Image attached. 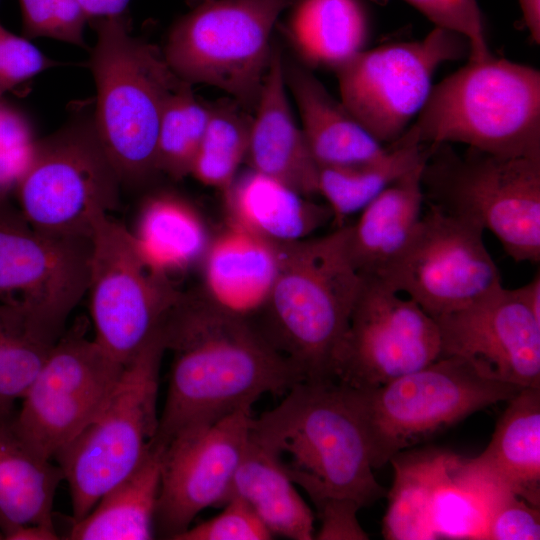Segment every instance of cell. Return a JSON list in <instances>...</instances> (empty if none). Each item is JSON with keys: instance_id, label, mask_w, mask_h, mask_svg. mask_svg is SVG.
<instances>
[{"instance_id": "6da1fadb", "label": "cell", "mask_w": 540, "mask_h": 540, "mask_svg": "<svg viewBox=\"0 0 540 540\" xmlns=\"http://www.w3.org/2000/svg\"><path fill=\"white\" fill-rule=\"evenodd\" d=\"M161 332L172 355L155 441L171 440L305 381L252 320L205 294H179Z\"/></svg>"}, {"instance_id": "7a4b0ae2", "label": "cell", "mask_w": 540, "mask_h": 540, "mask_svg": "<svg viewBox=\"0 0 540 540\" xmlns=\"http://www.w3.org/2000/svg\"><path fill=\"white\" fill-rule=\"evenodd\" d=\"M286 393L278 406L252 418L250 439L316 510L337 500L362 508L385 496L353 390L335 381H302Z\"/></svg>"}, {"instance_id": "3957f363", "label": "cell", "mask_w": 540, "mask_h": 540, "mask_svg": "<svg viewBox=\"0 0 540 540\" xmlns=\"http://www.w3.org/2000/svg\"><path fill=\"white\" fill-rule=\"evenodd\" d=\"M346 227L318 238L274 242L272 289L248 317L305 381H334V361L363 278L345 246ZM254 313V312H253Z\"/></svg>"}, {"instance_id": "277c9868", "label": "cell", "mask_w": 540, "mask_h": 540, "mask_svg": "<svg viewBox=\"0 0 540 540\" xmlns=\"http://www.w3.org/2000/svg\"><path fill=\"white\" fill-rule=\"evenodd\" d=\"M88 24L96 32L90 57L95 128L122 189H139L159 174L161 113L168 97L185 82L169 67L163 51L132 34L126 12Z\"/></svg>"}, {"instance_id": "5b68a950", "label": "cell", "mask_w": 540, "mask_h": 540, "mask_svg": "<svg viewBox=\"0 0 540 540\" xmlns=\"http://www.w3.org/2000/svg\"><path fill=\"white\" fill-rule=\"evenodd\" d=\"M400 138L540 159V72L493 56L469 60L432 87L416 122Z\"/></svg>"}, {"instance_id": "8992f818", "label": "cell", "mask_w": 540, "mask_h": 540, "mask_svg": "<svg viewBox=\"0 0 540 540\" xmlns=\"http://www.w3.org/2000/svg\"><path fill=\"white\" fill-rule=\"evenodd\" d=\"M424 200L490 230L516 262L540 261V159L509 158L450 143L429 145Z\"/></svg>"}, {"instance_id": "52a82bcc", "label": "cell", "mask_w": 540, "mask_h": 540, "mask_svg": "<svg viewBox=\"0 0 540 540\" xmlns=\"http://www.w3.org/2000/svg\"><path fill=\"white\" fill-rule=\"evenodd\" d=\"M165 346L160 330L124 365L99 414L54 458L69 487L72 522L145 458L158 430L159 372Z\"/></svg>"}, {"instance_id": "ba28073f", "label": "cell", "mask_w": 540, "mask_h": 540, "mask_svg": "<svg viewBox=\"0 0 540 540\" xmlns=\"http://www.w3.org/2000/svg\"><path fill=\"white\" fill-rule=\"evenodd\" d=\"M522 388L487 379L464 359L448 356L383 386L351 389L368 436L372 466L379 468L474 412L508 401Z\"/></svg>"}, {"instance_id": "9c48e42d", "label": "cell", "mask_w": 540, "mask_h": 540, "mask_svg": "<svg viewBox=\"0 0 540 540\" xmlns=\"http://www.w3.org/2000/svg\"><path fill=\"white\" fill-rule=\"evenodd\" d=\"M296 0H211L195 5L169 31L163 54L191 85L217 87L255 109L269 66L279 15Z\"/></svg>"}, {"instance_id": "30bf717a", "label": "cell", "mask_w": 540, "mask_h": 540, "mask_svg": "<svg viewBox=\"0 0 540 540\" xmlns=\"http://www.w3.org/2000/svg\"><path fill=\"white\" fill-rule=\"evenodd\" d=\"M122 185L92 116L74 115L38 139L15 190L19 210L36 230L91 238L96 221L119 206Z\"/></svg>"}, {"instance_id": "8fae6325", "label": "cell", "mask_w": 540, "mask_h": 540, "mask_svg": "<svg viewBox=\"0 0 540 540\" xmlns=\"http://www.w3.org/2000/svg\"><path fill=\"white\" fill-rule=\"evenodd\" d=\"M86 294L94 340L126 364L160 330L180 292L147 264L132 232L104 215L91 236Z\"/></svg>"}, {"instance_id": "7c38bea8", "label": "cell", "mask_w": 540, "mask_h": 540, "mask_svg": "<svg viewBox=\"0 0 540 540\" xmlns=\"http://www.w3.org/2000/svg\"><path fill=\"white\" fill-rule=\"evenodd\" d=\"M466 55L467 39L440 27L420 40L365 49L336 71L341 102L378 142L389 145L423 108L438 67Z\"/></svg>"}, {"instance_id": "4fadbf2b", "label": "cell", "mask_w": 540, "mask_h": 540, "mask_svg": "<svg viewBox=\"0 0 540 540\" xmlns=\"http://www.w3.org/2000/svg\"><path fill=\"white\" fill-rule=\"evenodd\" d=\"M334 361V381L367 390L441 355L439 327L414 300L377 277H362Z\"/></svg>"}, {"instance_id": "5bb4252c", "label": "cell", "mask_w": 540, "mask_h": 540, "mask_svg": "<svg viewBox=\"0 0 540 540\" xmlns=\"http://www.w3.org/2000/svg\"><path fill=\"white\" fill-rule=\"evenodd\" d=\"M124 365L94 339L63 334L21 399L18 433L39 456L54 460L99 414Z\"/></svg>"}, {"instance_id": "9a60e30c", "label": "cell", "mask_w": 540, "mask_h": 540, "mask_svg": "<svg viewBox=\"0 0 540 540\" xmlns=\"http://www.w3.org/2000/svg\"><path fill=\"white\" fill-rule=\"evenodd\" d=\"M404 253L379 278L437 319L502 287L483 229L427 204Z\"/></svg>"}, {"instance_id": "2e32d148", "label": "cell", "mask_w": 540, "mask_h": 540, "mask_svg": "<svg viewBox=\"0 0 540 540\" xmlns=\"http://www.w3.org/2000/svg\"><path fill=\"white\" fill-rule=\"evenodd\" d=\"M90 252L91 238L42 233L0 202V301L24 306L57 339L87 293Z\"/></svg>"}, {"instance_id": "e0dca14e", "label": "cell", "mask_w": 540, "mask_h": 540, "mask_svg": "<svg viewBox=\"0 0 540 540\" xmlns=\"http://www.w3.org/2000/svg\"><path fill=\"white\" fill-rule=\"evenodd\" d=\"M251 407L179 435L166 446L154 528L173 539L205 508L224 505L249 442Z\"/></svg>"}, {"instance_id": "ac0fdd59", "label": "cell", "mask_w": 540, "mask_h": 540, "mask_svg": "<svg viewBox=\"0 0 540 540\" xmlns=\"http://www.w3.org/2000/svg\"><path fill=\"white\" fill-rule=\"evenodd\" d=\"M435 320L440 358L457 356L487 379L540 388V320L516 289L502 286Z\"/></svg>"}, {"instance_id": "d6986e66", "label": "cell", "mask_w": 540, "mask_h": 540, "mask_svg": "<svg viewBox=\"0 0 540 540\" xmlns=\"http://www.w3.org/2000/svg\"><path fill=\"white\" fill-rule=\"evenodd\" d=\"M255 112L246 155L251 169L303 196L319 194L318 166L293 117L286 94L284 60L277 45L272 46Z\"/></svg>"}, {"instance_id": "ffe728a7", "label": "cell", "mask_w": 540, "mask_h": 540, "mask_svg": "<svg viewBox=\"0 0 540 540\" xmlns=\"http://www.w3.org/2000/svg\"><path fill=\"white\" fill-rule=\"evenodd\" d=\"M425 161L374 198L354 225L345 226L346 252L360 276L380 278L412 241L425 202L421 185Z\"/></svg>"}, {"instance_id": "44dd1931", "label": "cell", "mask_w": 540, "mask_h": 540, "mask_svg": "<svg viewBox=\"0 0 540 540\" xmlns=\"http://www.w3.org/2000/svg\"><path fill=\"white\" fill-rule=\"evenodd\" d=\"M284 77L295 97L301 128L318 167L365 163L386 151V146L332 97L310 68L284 63Z\"/></svg>"}, {"instance_id": "7402d4cb", "label": "cell", "mask_w": 540, "mask_h": 540, "mask_svg": "<svg viewBox=\"0 0 540 540\" xmlns=\"http://www.w3.org/2000/svg\"><path fill=\"white\" fill-rule=\"evenodd\" d=\"M203 261L206 294L244 315L263 305L278 268L275 243L233 222L210 242Z\"/></svg>"}, {"instance_id": "603a6c76", "label": "cell", "mask_w": 540, "mask_h": 540, "mask_svg": "<svg viewBox=\"0 0 540 540\" xmlns=\"http://www.w3.org/2000/svg\"><path fill=\"white\" fill-rule=\"evenodd\" d=\"M507 402L487 448L467 459L499 485L540 507V388L524 387Z\"/></svg>"}, {"instance_id": "cb8c5ba5", "label": "cell", "mask_w": 540, "mask_h": 540, "mask_svg": "<svg viewBox=\"0 0 540 540\" xmlns=\"http://www.w3.org/2000/svg\"><path fill=\"white\" fill-rule=\"evenodd\" d=\"M15 413L0 414V534L25 525L53 527L59 466L34 452L14 424Z\"/></svg>"}, {"instance_id": "d4e9b609", "label": "cell", "mask_w": 540, "mask_h": 540, "mask_svg": "<svg viewBox=\"0 0 540 540\" xmlns=\"http://www.w3.org/2000/svg\"><path fill=\"white\" fill-rule=\"evenodd\" d=\"M225 197L233 223L273 242L305 239L333 218L328 205L253 169L236 176Z\"/></svg>"}, {"instance_id": "484cf974", "label": "cell", "mask_w": 540, "mask_h": 540, "mask_svg": "<svg viewBox=\"0 0 540 540\" xmlns=\"http://www.w3.org/2000/svg\"><path fill=\"white\" fill-rule=\"evenodd\" d=\"M165 447L153 442L141 463L105 492L90 512L72 522L73 540H149L155 536Z\"/></svg>"}, {"instance_id": "4316f807", "label": "cell", "mask_w": 540, "mask_h": 540, "mask_svg": "<svg viewBox=\"0 0 540 540\" xmlns=\"http://www.w3.org/2000/svg\"><path fill=\"white\" fill-rule=\"evenodd\" d=\"M294 3L287 35L308 68L336 72L365 50L370 22L360 0H296Z\"/></svg>"}, {"instance_id": "83f0119b", "label": "cell", "mask_w": 540, "mask_h": 540, "mask_svg": "<svg viewBox=\"0 0 540 540\" xmlns=\"http://www.w3.org/2000/svg\"><path fill=\"white\" fill-rule=\"evenodd\" d=\"M232 497L244 500L273 536L315 537L313 512L291 479L250 435L225 503Z\"/></svg>"}, {"instance_id": "f1b7e54d", "label": "cell", "mask_w": 540, "mask_h": 540, "mask_svg": "<svg viewBox=\"0 0 540 540\" xmlns=\"http://www.w3.org/2000/svg\"><path fill=\"white\" fill-rule=\"evenodd\" d=\"M132 235L147 264L166 276L203 260L211 242L194 207L170 192L143 202Z\"/></svg>"}, {"instance_id": "f546056e", "label": "cell", "mask_w": 540, "mask_h": 540, "mask_svg": "<svg viewBox=\"0 0 540 540\" xmlns=\"http://www.w3.org/2000/svg\"><path fill=\"white\" fill-rule=\"evenodd\" d=\"M508 492L467 458L449 452L431 503L433 539H486L492 509Z\"/></svg>"}, {"instance_id": "4dcf8cb0", "label": "cell", "mask_w": 540, "mask_h": 540, "mask_svg": "<svg viewBox=\"0 0 540 540\" xmlns=\"http://www.w3.org/2000/svg\"><path fill=\"white\" fill-rule=\"evenodd\" d=\"M429 152V145L399 138L386 145V151L374 160L355 165L319 166V194L327 200L338 228L347 216L362 211L390 184L423 163Z\"/></svg>"}, {"instance_id": "1f68e13d", "label": "cell", "mask_w": 540, "mask_h": 540, "mask_svg": "<svg viewBox=\"0 0 540 540\" xmlns=\"http://www.w3.org/2000/svg\"><path fill=\"white\" fill-rule=\"evenodd\" d=\"M448 453L432 449L401 451L390 459L395 474L383 518L385 539H433L431 503L445 471Z\"/></svg>"}, {"instance_id": "d6a6232c", "label": "cell", "mask_w": 540, "mask_h": 540, "mask_svg": "<svg viewBox=\"0 0 540 540\" xmlns=\"http://www.w3.org/2000/svg\"><path fill=\"white\" fill-rule=\"evenodd\" d=\"M57 341L24 306L0 301V414L14 413Z\"/></svg>"}, {"instance_id": "836d02e7", "label": "cell", "mask_w": 540, "mask_h": 540, "mask_svg": "<svg viewBox=\"0 0 540 540\" xmlns=\"http://www.w3.org/2000/svg\"><path fill=\"white\" fill-rule=\"evenodd\" d=\"M236 101L210 105L207 128L194 159L191 175L224 193L246 158L252 119Z\"/></svg>"}, {"instance_id": "e575fe53", "label": "cell", "mask_w": 540, "mask_h": 540, "mask_svg": "<svg viewBox=\"0 0 540 540\" xmlns=\"http://www.w3.org/2000/svg\"><path fill=\"white\" fill-rule=\"evenodd\" d=\"M210 116V105L199 101L184 83L166 100L159 123L156 161L159 174L174 180L191 174Z\"/></svg>"}, {"instance_id": "d590c367", "label": "cell", "mask_w": 540, "mask_h": 540, "mask_svg": "<svg viewBox=\"0 0 540 540\" xmlns=\"http://www.w3.org/2000/svg\"><path fill=\"white\" fill-rule=\"evenodd\" d=\"M26 38H51L86 47L89 18L77 0H18Z\"/></svg>"}, {"instance_id": "8d00e7d4", "label": "cell", "mask_w": 540, "mask_h": 540, "mask_svg": "<svg viewBox=\"0 0 540 540\" xmlns=\"http://www.w3.org/2000/svg\"><path fill=\"white\" fill-rule=\"evenodd\" d=\"M37 141L28 117L0 99V201L15 192L31 163Z\"/></svg>"}, {"instance_id": "74e56055", "label": "cell", "mask_w": 540, "mask_h": 540, "mask_svg": "<svg viewBox=\"0 0 540 540\" xmlns=\"http://www.w3.org/2000/svg\"><path fill=\"white\" fill-rule=\"evenodd\" d=\"M435 27L456 32L469 43V60L482 61L492 56L477 0H405Z\"/></svg>"}, {"instance_id": "f35d334b", "label": "cell", "mask_w": 540, "mask_h": 540, "mask_svg": "<svg viewBox=\"0 0 540 540\" xmlns=\"http://www.w3.org/2000/svg\"><path fill=\"white\" fill-rule=\"evenodd\" d=\"M215 517L189 527L175 540H268L273 535L252 508L241 498L232 497Z\"/></svg>"}, {"instance_id": "ab89813d", "label": "cell", "mask_w": 540, "mask_h": 540, "mask_svg": "<svg viewBox=\"0 0 540 540\" xmlns=\"http://www.w3.org/2000/svg\"><path fill=\"white\" fill-rule=\"evenodd\" d=\"M55 65L57 63L28 38L14 34L0 24V99L8 91Z\"/></svg>"}, {"instance_id": "60d3db41", "label": "cell", "mask_w": 540, "mask_h": 540, "mask_svg": "<svg viewBox=\"0 0 540 540\" xmlns=\"http://www.w3.org/2000/svg\"><path fill=\"white\" fill-rule=\"evenodd\" d=\"M486 539H540V507L529 504L511 492L504 494L492 509Z\"/></svg>"}, {"instance_id": "b9f144b4", "label": "cell", "mask_w": 540, "mask_h": 540, "mask_svg": "<svg viewBox=\"0 0 540 540\" xmlns=\"http://www.w3.org/2000/svg\"><path fill=\"white\" fill-rule=\"evenodd\" d=\"M361 507L347 500L333 501L316 510L321 527L316 539L320 540H366L368 534L357 519Z\"/></svg>"}, {"instance_id": "7bdbcfd3", "label": "cell", "mask_w": 540, "mask_h": 540, "mask_svg": "<svg viewBox=\"0 0 540 540\" xmlns=\"http://www.w3.org/2000/svg\"><path fill=\"white\" fill-rule=\"evenodd\" d=\"M89 20L118 16L126 12L130 0H77Z\"/></svg>"}, {"instance_id": "ee69618b", "label": "cell", "mask_w": 540, "mask_h": 540, "mask_svg": "<svg viewBox=\"0 0 540 540\" xmlns=\"http://www.w3.org/2000/svg\"><path fill=\"white\" fill-rule=\"evenodd\" d=\"M59 538L55 528L32 524L19 527L7 537V540H56Z\"/></svg>"}, {"instance_id": "f6af8a7d", "label": "cell", "mask_w": 540, "mask_h": 540, "mask_svg": "<svg viewBox=\"0 0 540 540\" xmlns=\"http://www.w3.org/2000/svg\"><path fill=\"white\" fill-rule=\"evenodd\" d=\"M523 18L533 41L540 43V0H519Z\"/></svg>"}, {"instance_id": "bcb514c9", "label": "cell", "mask_w": 540, "mask_h": 540, "mask_svg": "<svg viewBox=\"0 0 540 540\" xmlns=\"http://www.w3.org/2000/svg\"><path fill=\"white\" fill-rule=\"evenodd\" d=\"M524 303L537 319L540 320V276L539 272L526 285L516 289Z\"/></svg>"}, {"instance_id": "7dc6e473", "label": "cell", "mask_w": 540, "mask_h": 540, "mask_svg": "<svg viewBox=\"0 0 540 540\" xmlns=\"http://www.w3.org/2000/svg\"><path fill=\"white\" fill-rule=\"evenodd\" d=\"M207 1H211V0H190V2L194 3V4H199V3H203V2H207Z\"/></svg>"}, {"instance_id": "c3c4849f", "label": "cell", "mask_w": 540, "mask_h": 540, "mask_svg": "<svg viewBox=\"0 0 540 540\" xmlns=\"http://www.w3.org/2000/svg\"><path fill=\"white\" fill-rule=\"evenodd\" d=\"M0 539H2V535L0 534Z\"/></svg>"}, {"instance_id": "681fc988", "label": "cell", "mask_w": 540, "mask_h": 540, "mask_svg": "<svg viewBox=\"0 0 540 540\" xmlns=\"http://www.w3.org/2000/svg\"><path fill=\"white\" fill-rule=\"evenodd\" d=\"M2 201H4V200H2ZM0 202H1V201H0Z\"/></svg>"}]
</instances>
